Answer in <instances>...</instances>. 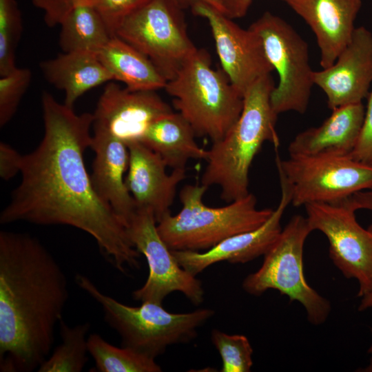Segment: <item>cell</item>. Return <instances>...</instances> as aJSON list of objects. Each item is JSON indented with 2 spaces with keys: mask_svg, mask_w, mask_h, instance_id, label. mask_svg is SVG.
<instances>
[{
  "mask_svg": "<svg viewBox=\"0 0 372 372\" xmlns=\"http://www.w3.org/2000/svg\"><path fill=\"white\" fill-rule=\"evenodd\" d=\"M44 135L23 155L21 181L0 214L1 224L68 225L90 235L118 271L140 267L125 225L96 192L85 162L94 115L76 114L47 92L41 94Z\"/></svg>",
  "mask_w": 372,
  "mask_h": 372,
  "instance_id": "cell-1",
  "label": "cell"
},
{
  "mask_svg": "<svg viewBox=\"0 0 372 372\" xmlns=\"http://www.w3.org/2000/svg\"><path fill=\"white\" fill-rule=\"evenodd\" d=\"M69 291L48 249L25 233L0 231V371L31 372L48 358Z\"/></svg>",
  "mask_w": 372,
  "mask_h": 372,
  "instance_id": "cell-2",
  "label": "cell"
},
{
  "mask_svg": "<svg viewBox=\"0 0 372 372\" xmlns=\"http://www.w3.org/2000/svg\"><path fill=\"white\" fill-rule=\"evenodd\" d=\"M275 85L271 74L256 81L243 95L242 112L225 136L207 149V165L201 184L217 185L227 203L249 193V174L252 162L266 142L280 144L276 130L278 114L271 104Z\"/></svg>",
  "mask_w": 372,
  "mask_h": 372,
  "instance_id": "cell-3",
  "label": "cell"
},
{
  "mask_svg": "<svg viewBox=\"0 0 372 372\" xmlns=\"http://www.w3.org/2000/svg\"><path fill=\"white\" fill-rule=\"evenodd\" d=\"M207 189L201 183L185 185L179 193L180 211L157 223L158 232L171 250H208L230 236L259 227L273 211L257 208L256 197L250 192L225 206L209 207L203 200Z\"/></svg>",
  "mask_w": 372,
  "mask_h": 372,
  "instance_id": "cell-4",
  "label": "cell"
},
{
  "mask_svg": "<svg viewBox=\"0 0 372 372\" xmlns=\"http://www.w3.org/2000/svg\"><path fill=\"white\" fill-rule=\"evenodd\" d=\"M164 89L196 136L212 143L225 136L242 110L243 95L223 70L211 68L210 56L203 49L189 56Z\"/></svg>",
  "mask_w": 372,
  "mask_h": 372,
  "instance_id": "cell-5",
  "label": "cell"
},
{
  "mask_svg": "<svg viewBox=\"0 0 372 372\" xmlns=\"http://www.w3.org/2000/svg\"><path fill=\"white\" fill-rule=\"evenodd\" d=\"M75 282L101 307L105 321L121 336L122 347L154 359L170 345L191 342L198 329L214 314L211 309L171 313L151 302L129 306L102 292L85 275L77 273Z\"/></svg>",
  "mask_w": 372,
  "mask_h": 372,
  "instance_id": "cell-6",
  "label": "cell"
},
{
  "mask_svg": "<svg viewBox=\"0 0 372 372\" xmlns=\"http://www.w3.org/2000/svg\"><path fill=\"white\" fill-rule=\"evenodd\" d=\"M313 231L307 217L293 216L282 229L279 237L264 255L260 267L247 276L242 289L258 296L268 289H276L297 301L306 311L313 325L323 324L331 312L330 302L307 282L303 269L305 240Z\"/></svg>",
  "mask_w": 372,
  "mask_h": 372,
  "instance_id": "cell-7",
  "label": "cell"
},
{
  "mask_svg": "<svg viewBox=\"0 0 372 372\" xmlns=\"http://www.w3.org/2000/svg\"><path fill=\"white\" fill-rule=\"evenodd\" d=\"M175 0H149L127 17L114 35L145 54L167 81L198 49Z\"/></svg>",
  "mask_w": 372,
  "mask_h": 372,
  "instance_id": "cell-8",
  "label": "cell"
},
{
  "mask_svg": "<svg viewBox=\"0 0 372 372\" xmlns=\"http://www.w3.org/2000/svg\"><path fill=\"white\" fill-rule=\"evenodd\" d=\"M260 36L265 54L278 74L271 104L278 115L288 111L304 114L314 85L307 42L283 19L265 12L250 26Z\"/></svg>",
  "mask_w": 372,
  "mask_h": 372,
  "instance_id": "cell-9",
  "label": "cell"
},
{
  "mask_svg": "<svg viewBox=\"0 0 372 372\" xmlns=\"http://www.w3.org/2000/svg\"><path fill=\"white\" fill-rule=\"evenodd\" d=\"M280 180L288 186L293 206L333 203L372 189V167L349 156H291L277 154Z\"/></svg>",
  "mask_w": 372,
  "mask_h": 372,
  "instance_id": "cell-10",
  "label": "cell"
},
{
  "mask_svg": "<svg viewBox=\"0 0 372 372\" xmlns=\"http://www.w3.org/2000/svg\"><path fill=\"white\" fill-rule=\"evenodd\" d=\"M349 198L304 207L312 230L321 231L328 239L334 265L345 278L358 281L361 298L372 291V225L365 229L358 223Z\"/></svg>",
  "mask_w": 372,
  "mask_h": 372,
  "instance_id": "cell-11",
  "label": "cell"
},
{
  "mask_svg": "<svg viewBox=\"0 0 372 372\" xmlns=\"http://www.w3.org/2000/svg\"><path fill=\"white\" fill-rule=\"evenodd\" d=\"M128 236L149 267L145 284L132 292L135 300L162 304L171 293H182L192 303L199 305L204 300L202 282L184 269L172 250L160 236L153 212L138 207L126 225Z\"/></svg>",
  "mask_w": 372,
  "mask_h": 372,
  "instance_id": "cell-12",
  "label": "cell"
},
{
  "mask_svg": "<svg viewBox=\"0 0 372 372\" xmlns=\"http://www.w3.org/2000/svg\"><path fill=\"white\" fill-rule=\"evenodd\" d=\"M192 10L207 21L222 70L242 95L258 79L271 74L273 68L254 30L242 28L232 19L204 3L196 4Z\"/></svg>",
  "mask_w": 372,
  "mask_h": 372,
  "instance_id": "cell-13",
  "label": "cell"
},
{
  "mask_svg": "<svg viewBox=\"0 0 372 372\" xmlns=\"http://www.w3.org/2000/svg\"><path fill=\"white\" fill-rule=\"evenodd\" d=\"M172 112L156 91L131 90L110 82L93 113V127L104 130L127 145L140 142L154 121Z\"/></svg>",
  "mask_w": 372,
  "mask_h": 372,
  "instance_id": "cell-14",
  "label": "cell"
},
{
  "mask_svg": "<svg viewBox=\"0 0 372 372\" xmlns=\"http://www.w3.org/2000/svg\"><path fill=\"white\" fill-rule=\"evenodd\" d=\"M313 81L326 94L331 110L362 103L372 83V33L364 26L355 28L335 62L320 71H313Z\"/></svg>",
  "mask_w": 372,
  "mask_h": 372,
  "instance_id": "cell-15",
  "label": "cell"
},
{
  "mask_svg": "<svg viewBox=\"0 0 372 372\" xmlns=\"http://www.w3.org/2000/svg\"><path fill=\"white\" fill-rule=\"evenodd\" d=\"M281 196L278 206L267 220L259 227L230 236L204 252L172 250L178 263L196 276L219 262L244 264L264 256L279 237L281 220L291 196L287 185L280 180Z\"/></svg>",
  "mask_w": 372,
  "mask_h": 372,
  "instance_id": "cell-16",
  "label": "cell"
},
{
  "mask_svg": "<svg viewBox=\"0 0 372 372\" xmlns=\"http://www.w3.org/2000/svg\"><path fill=\"white\" fill-rule=\"evenodd\" d=\"M129 165L125 184L136 207L151 210L159 222L171 213L178 184L186 178L185 169L167 167L159 155L141 142L127 145Z\"/></svg>",
  "mask_w": 372,
  "mask_h": 372,
  "instance_id": "cell-17",
  "label": "cell"
},
{
  "mask_svg": "<svg viewBox=\"0 0 372 372\" xmlns=\"http://www.w3.org/2000/svg\"><path fill=\"white\" fill-rule=\"evenodd\" d=\"M90 148L94 152L93 187L99 197L107 203L127 225L136 211V203L127 189L125 174L129 165L127 145L104 130L93 127Z\"/></svg>",
  "mask_w": 372,
  "mask_h": 372,
  "instance_id": "cell-18",
  "label": "cell"
},
{
  "mask_svg": "<svg viewBox=\"0 0 372 372\" xmlns=\"http://www.w3.org/2000/svg\"><path fill=\"white\" fill-rule=\"evenodd\" d=\"M315 34L322 69L331 66L349 42L362 0H280Z\"/></svg>",
  "mask_w": 372,
  "mask_h": 372,
  "instance_id": "cell-19",
  "label": "cell"
},
{
  "mask_svg": "<svg viewBox=\"0 0 372 372\" xmlns=\"http://www.w3.org/2000/svg\"><path fill=\"white\" fill-rule=\"evenodd\" d=\"M362 103L332 110L318 127L298 134L288 147L291 156H349L359 138L365 115Z\"/></svg>",
  "mask_w": 372,
  "mask_h": 372,
  "instance_id": "cell-20",
  "label": "cell"
},
{
  "mask_svg": "<svg viewBox=\"0 0 372 372\" xmlns=\"http://www.w3.org/2000/svg\"><path fill=\"white\" fill-rule=\"evenodd\" d=\"M44 12L50 27L59 25V45L63 52H97L112 37L100 14L76 0H32Z\"/></svg>",
  "mask_w": 372,
  "mask_h": 372,
  "instance_id": "cell-21",
  "label": "cell"
},
{
  "mask_svg": "<svg viewBox=\"0 0 372 372\" xmlns=\"http://www.w3.org/2000/svg\"><path fill=\"white\" fill-rule=\"evenodd\" d=\"M40 68L46 81L65 92L64 104L70 107L85 92L113 81L96 52L92 51L63 52L41 62Z\"/></svg>",
  "mask_w": 372,
  "mask_h": 372,
  "instance_id": "cell-22",
  "label": "cell"
},
{
  "mask_svg": "<svg viewBox=\"0 0 372 372\" xmlns=\"http://www.w3.org/2000/svg\"><path fill=\"white\" fill-rule=\"evenodd\" d=\"M195 137L185 118L172 112L154 121L140 142L159 155L167 167L185 169L189 160H206L207 156V150L197 144Z\"/></svg>",
  "mask_w": 372,
  "mask_h": 372,
  "instance_id": "cell-23",
  "label": "cell"
},
{
  "mask_svg": "<svg viewBox=\"0 0 372 372\" xmlns=\"http://www.w3.org/2000/svg\"><path fill=\"white\" fill-rule=\"evenodd\" d=\"M112 80L122 82L131 90L165 88L167 81L143 53L121 38L113 36L97 52Z\"/></svg>",
  "mask_w": 372,
  "mask_h": 372,
  "instance_id": "cell-24",
  "label": "cell"
},
{
  "mask_svg": "<svg viewBox=\"0 0 372 372\" xmlns=\"http://www.w3.org/2000/svg\"><path fill=\"white\" fill-rule=\"evenodd\" d=\"M89 353L98 372H160L155 359L132 349L115 347L99 334L92 333L87 338Z\"/></svg>",
  "mask_w": 372,
  "mask_h": 372,
  "instance_id": "cell-25",
  "label": "cell"
},
{
  "mask_svg": "<svg viewBox=\"0 0 372 372\" xmlns=\"http://www.w3.org/2000/svg\"><path fill=\"white\" fill-rule=\"evenodd\" d=\"M61 343L38 368V372H81L88 361V322L73 327L59 322Z\"/></svg>",
  "mask_w": 372,
  "mask_h": 372,
  "instance_id": "cell-26",
  "label": "cell"
},
{
  "mask_svg": "<svg viewBox=\"0 0 372 372\" xmlns=\"http://www.w3.org/2000/svg\"><path fill=\"white\" fill-rule=\"evenodd\" d=\"M21 12L16 0H0V76L17 68L15 51L21 33Z\"/></svg>",
  "mask_w": 372,
  "mask_h": 372,
  "instance_id": "cell-27",
  "label": "cell"
},
{
  "mask_svg": "<svg viewBox=\"0 0 372 372\" xmlns=\"http://www.w3.org/2000/svg\"><path fill=\"white\" fill-rule=\"evenodd\" d=\"M211 340L221 357V372L251 371L253 349L245 335L227 334L214 329L211 332Z\"/></svg>",
  "mask_w": 372,
  "mask_h": 372,
  "instance_id": "cell-28",
  "label": "cell"
},
{
  "mask_svg": "<svg viewBox=\"0 0 372 372\" xmlns=\"http://www.w3.org/2000/svg\"><path fill=\"white\" fill-rule=\"evenodd\" d=\"M32 80L28 68H17L0 79V126L6 125L13 117Z\"/></svg>",
  "mask_w": 372,
  "mask_h": 372,
  "instance_id": "cell-29",
  "label": "cell"
},
{
  "mask_svg": "<svg viewBox=\"0 0 372 372\" xmlns=\"http://www.w3.org/2000/svg\"><path fill=\"white\" fill-rule=\"evenodd\" d=\"M93 7L103 19L113 37L120 23L149 0H76Z\"/></svg>",
  "mask_w": 372,
  "mask_h": 372,
  "instance_id": "cell-30",
  "label": "cell"
},
{
  "mask_svg": "<svg viewBox=\"0 0 372 372\" xmlns=\"http://www.w3.org/2000/svg\"><path fill=\"white\" fill-rule=\"evenodd\" d=\"M349 157L372 167V90L368 95V103L359 138Z\"/></svg>",
  "mask_w": 372,
  "mask_h": 372,
  "instance_id": "cell-31",
  "label": "cell"
},
{
  "mask_svg": "<svg viewBox=\"0 0 372 372\" xmlns=\"http://www.w3.org/2000/svg\"><path fill=\"white\" fill-rule=\"evenodd\" d=\"M23 155L10 145L0 143V176L8 180L21 172Z\"/></svg>",
  "mask_w": 372,
  "mask_h": 372,
  "instance_id": "cell-32",
  "label": "cell"
},
{
  "mask_svg": "<svg viewBox=\"0 0 372 372\" xmlns=\"http://www.w3.org/2000/svg\"><path fill=\"white\" fill-rule=\"evenodd\" d=\"M253 0H220L223 13L230 19L244 17Z\"/></svg>",
  "mask_w": 372,
  "mask_h": 372,
  "instance_id": "cell-33",
  "label": "cell"
},
{
  "mask_svg": "<svg viewBox=\"0 0 372 372\" xmlns=\"http://www.w3.org/2000/svg\"><path fill=\"white\" fill-rule=\"evenodd\" d=\"M349 200L355 211L366 209L372 212V189L358 192L351 196Z\"/></svg>",
  "mask_w": 372,
  "mask_h": 372,
  "instance_id": "cell-34",
  "label": "cell"
},
{
  "mask_svg": "<svg viewBox=\"0 0 372 372\" xmlns=\"http://www.w3.org/2000/svg\"><path fill=\"white\" fill-rule=\"evenodd\" d=\"M175 1L183 9H185L188 8H190L192 9L196 4L204 3L214 8V9L223 13V9H222L220 0H175Z\"/></svg>",
  "mask_w": 372,
  "mask_h": 372,
  "instance_id": "cell-35",
  "label": "cell"
},
{
  "mask_svg": "<svg viewBox=\"0 0 372 372\" xmlns=\"http://www.w3.org/2000/svg\"><path fill=\"white\" fill-rule=\"evenodd\" d=\"M369 309L372 311V291L361 297L360 303L358 307L359 311H365ZM368 352L371 355V357H372V344L370 346Z\"/></svg>",
  "mask_w": 372,
  "mask_h": 372,
  "instance_id": "cell-36",
  "label": "cell"
},
{
  "mask_svg": "<svg viewBox=\"0 0 372 372\" xmlns=\"http://www.w3.org/2000/svg\"><path fill=\"white\" fill-rule=\"evenodd\" d=\"M360 371L363 372H372V357H371L369 364Z\"/></svg>",
  "mask_w": 372,
  "mask_h": 372,
  "instance_id": "cell-37",
  "label": "cell"
}]
</instances>
